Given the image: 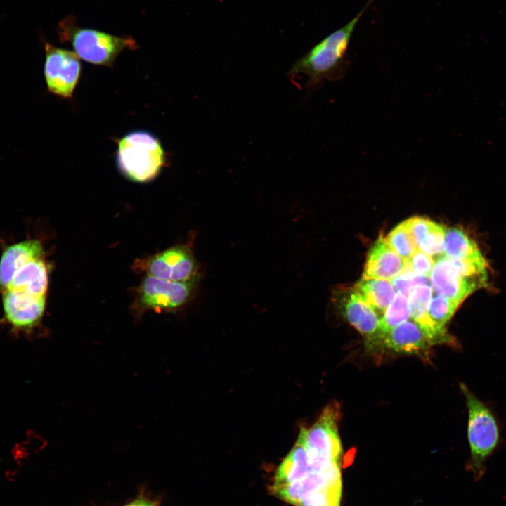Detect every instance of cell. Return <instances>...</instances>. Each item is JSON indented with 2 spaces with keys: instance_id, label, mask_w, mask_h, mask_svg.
Wrapping results in <instances>:
<instances>
[{
  "instance_id": "cell-18",
  "label": "cell",
  "mask_w": 506,
  "mask_h": 506,
  "mask_svg": "<svg viewBox=\"0 0 506 506\" xmlns=\"http://www.w3.org/2000/svg\"><path fill=\"white\" fill-rule=\"evenodd\" d=\"M444 255L457 260L486 261L476 242L458 227L445 230Z\"/></svg>"
},
{
  "instance_id": "cell-13",
  "label": "cell",
  "mask_w": 506,
  "mask_h": 506,
  "mask_svg": "<svg viewBox=\"0 0 506 506\" xmlns=\"http://www.w3.org/2000/svg\"><path fill=\"white\" fill-rule=\"evenodd\" d=\"M407 263L390 247L384 237L379 236L368 253L363 277L391 280Z\"/></svg>"
},
{
  "instance_id": "cell-5",
  "label": "cell",
  "mask_w": 506,
  "mask_h": 506,
  "mask_svg": "<svg viewBox=\"0 0 506 506\" xmlns=\"http://www.w3.org/2000/svg\"><path fill=\"white\" fill-rule=\"evenodd\" d=\"M57 32L60 42L69 43L80 59L96 65L112 67L122 51L138 48L136 40L130 36H117L81 27L72 16L62 19Z\"/></svg>"
},
{
  "instance_id": "cell-2",
  "label": "cell",
  "mask_w": 506,
  "mask_h": 506,
  "mask_svg": "<svg viewBox=\"0 0 506 506\" xmlns=\"http://www.w3.org/2000/svg\"><path fill=\"white\" fill-rule=\"evenodd\" d=\"M363 12L364 9L361 10L345 25L315 45L292 65L288 74L306 75L309 87H315L323 80L342 78L349 67V43Z\"/></svg>"
},
{
  "instance_id": "cell-20",
  "label": "cell",
  "mask_w": 506,
  "mask_h": 506,
  "mask_svg": "<svg viewBox=\"0 0 506 506\" xmlns=\"http://www.w3.org/2000/svg\"><path fill=\"white\" fill-rule=\"evenodd\" d=\"M384 238L390 247L406 261L419 249L405 221L396 226Z\"/></svg>"
},
{
  "instance_id": "cell-25",
  "label": "cell",
  "mask_w": 506,
  "mask_h": 506,
  "mask_svg": "<svg viewBox=\"0 0 506 506\" xmlns=\"http://www.w3.org/2000/svg\"><path fill=\"white\" fill-rule=\"evenodd\" d=\"M375 0H368V3L366 4V6H368L369 4H372Z\"/></svg>"
},
{
  "instance_id": "cell-19",
  "label": "cell",
  "mask_w": 506,
  "mask_h": 506,
  "mask_svg": "<svg viewBox=\"0 0 506 506\" xmlns=\"http://www.w3.org/2000/svg\"><path fill=\"white\" fill-rule=\"evenodd\" d=\"M410 316L408 298L407 295L398 292L379 318V333L381 339L393 328L408 320Z\"/></svg>"
},
{
  "instance_id": "cell-16",
  "label": "cell",
  "mask_w": 506,
  "mask_h": 506,
  "mask_svg": "<svg viewBox=\"0 0 506 506\" xmlns=\"http://www.w3.org/2000/svg\"><path fill=\"white\" fill-rule=\"evenodd\" d=\"M432 293V288L429 285L414 287L408 294L410 314L411 319L422 329L432 345L444 344L428 315Z\"/></svg>"
},
{
  "instance_id": "cell-4",
  "label": "cell",
  "mask_w": 506,
  "mask_h": 506,
  "mask_svg": "<svg viewBox=\"0 0 506 506\" xmlns=\"http://www.w3.org/2000/svg\"><path fill=\"white\" fill-rule=\"evenodd\" d=\"M468 413L467 439L470 458L467 469L476 481L486 472V463L499 446L501 432L497 417L491 407L479 398L467 385L460 384Z\"/></svg>"
},
{
  "instance_id": "cell-6",
  "label": "cell",
  "mask_w": 506,
  "mask_h": 506,
  "mask_svg": "<svg viewBox=\"0 0 506 506\" xmlns=\"http://www.w3.org/2000/svg\"><path fill=\"white\" fill-rule=\"evenodd\" d=\"M197 282H174L147 275L138 288L134 311L140 316L148 310L177 309L191 298Z\"/></svg>"
},
{
  "instance_id": "cell-17",
  "label": "cell",
  "mask_w": 506,
  "mask_h": 506,
  "mask_svg": "<svg viewBox=\"0 0 506 506\" xmlns=\"http://www.w3.org/2000/svg\"><path fill=\"white\" fill-rule=\"evenodd\" d=\"M354 290L380 318L396 295L390 281L383 279L362 278Z\"/></svg>"
},
{
  "instance_id": "cell-3",
  "label": "cell",
  "mask_w": 506,
  "mask_h": 506,
  "mask_svg": "<svg viewBox=\"0 0 506 506\" xmlns=\"http://www.w3.org/2000/svg\"><path fill=\"white\" fill-rule=\"evenodd\" d=\"M116 143L117 167L131 181H151L168 165V156L160 141L148 131L129 132L117 139Z\"/></svg>"
},
{
  "instance_id": "cell-23",
  "label": "cell",
  "mask_w": 506,
  "mask_h": 506,
  "mask_svg": "<svg viewBox=\"0 0 506 506\" xmlns=\"http://www.w3.org/2000/svg\"><path fill=\"white\" fill-rule=\"evenodd\" d=\"M407 261L416 273L427 278L430 277L435 264L432 257L420 249Z\"/></svg>"
},
{
  "instance_id": "cell-7",
  "label": "cell",
  "mask_w": 506,
  "mask_h": 506,
  "mask_svg": "<svg viewBox=\"0 0 506 506\" xmlns=\"http://www.w3.org/2000/svg\"><path fill=\"white\" fill-rule=\"evenodd\" d=\"M44 73L46 88L51 93L70 99L81 75L82 64L77 54L45 41Z\"/></svg>"
},
{
  "instance_id": "cell-1",
  "label": "cell",
  "mask_w": 506,
  "mask_h": 506,
  "mask_svg": "<svg viewBox=\"0 0 506 506\" xmlns=\"http://www.w3.org/2000/svg\"><path fill=\"white\" fill-rule=\"evenodd\" d=\"M271 488L294 506H339L341 466L325 460L298 436L278 467Z\"/></svg>"
},
{
  "instance_id": "cell-24",
  "label": "cell",
  "mask_w": 506,
  "mask_h": 506,
  "mask_svg": "<svg viewBox=\"0 0 506 506\" xmlns=\"http://www.w3.org/2000/svg\"><path fill=\"white\" fill-rule=\"evenodd\" d=\"M124 506H157L153 501L145 497L139 496Z\"/></svg>"
},
{
  "instance_id": "cell-15",
  "label": "cell",
  "mask_w": 506,
  "mask_h": 506,
  "mask_svg": "<svg viewBox=\"0 0 506 506\" xmlns=\"http://www.w3.org/2000/svg\"><path fill=\"white\" fill-rule=\"evenodd\" d=\"M48 283V270L44 257H39L24 264L4 291L13 290L46 297Z\"/></svg>"
},
{
  "instance_id": "cell-21",
  "label": "cell",
  "mask_w": 506,
  "mask_h": 506,
  "mask_svg": "<svg viewBox=\"0 0 506 506\" xmlns=\"http://www.w3.org/2000/svg\"><path fill=\"white\" fill-rule=\"evenodd\" d=\"M445 230L443 226L433 221L419 249L430 257H439L444 254Z\"/></svg>"
},
{
  "instance_id": "cell-10",
  "label": "cell",
  "mask_w": 506,
  "mask_h": 506,
  "mask_svg": "<svg viewBox=\"0 0 506 506\" xmlns=\"http://www.w3.org/2000/svg\"><path fill=\"white\" fill-rule=\"evenodd\" d=\"M147 275L174 282H197L198 269L190 249L178 245L149 258L145 268Z\"/></svg>"
},
{
  "instance_id": "cell-8",
  "label": "cell",
  "mask_w": 506,
  "mask_h": 506,
  "mask_svg": "<svg viewBox=\"0 0 506 506\" xmlns=\"http://www.w3.org/2000/svg\"><path fill=\"white\" fill-rule=\"evenodd\" d=\"M2 294L3 320L11 332L30 336L41 325L46 297L5 290Z\"/></svg>"
},
{
  "instance_id": "cell-9",
  "label": "cell",
  "mask_w": 506,
  "mask_h": 506,
  "mask_svg": "<svg viewBox=\"0 0 506 506\" xmlns=\"http://www.w3.org/2000/svg\"><path fill=\"white\" fill-rule=\"evenodd\" d=\"M429 278L434 292L460 305L487 282L465 275L454 261L444 254L436 258Z\"/></svg>"
},
{
  "instance_id": "cell-22",
  "label": "cell",
  "mask_w": 506,
  "mask_h": 506,
  "mask_svg": "<svg viewBox=\"0 0 506 506\" xmlns=\"http://www.w3.org/2000/svg\"><path fill=\"white\" fill-rule=\"evenodd\" d=\"M390 282L398 292L408 296L416 286L428 285L430 281L429 278L416 273L408 262L402 271Z\"/></svg>"
},
{
  "instance_id": "cell-12",
  "label": "cell",
  "mask_w": 506,
  "mask_h": 506,
  "mask_svg": "<svg viewBox=\"0 0 506 506\" xmlns=\"http://www.w3.org/2000/svg\"><path fill=\"white\" fill-rule=\"evenodd\" d=\"M431 345L422 329L411 319L384 335L380 346L396 353L426 357Z\"/></svg>"
},
{
  "instance_id": "cell-11",
  "label": "cell",
  "mask_w": 506,
  "mask_h": 506,
  "mask_svg": "<svg viewBox=\"0 0 506 506\" xmlns=\"http://www.w3.org/2000/svg\"><path fill=\"white\" fill-rule=\"evenodd\" d=\"M339 298L346 319L365 338L366 346L370 349L380 346L379 317L376 311L361 299L354 288L344 292Z\"/></svg>"
},
{
  "instance_id": "cell-14",
  "label": "cell",
  "mask_w": 506,
  "mask_h": 506,
  "mask_svg": "<svg viewBox=\"0 0 506 506\" xmlns=\"http://www.w3.org/2000/svg\"><path fill=\"white\" fill-rule=\"evenodd\" d=\"M39 257H44V251L38 240L29 239L6 246L0 258V292L24 264Z\"/></svg>"
}]
</instances>
